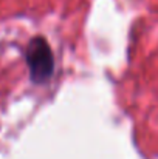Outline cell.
<instances>
[{
	"label": "cell",
	"instance_id": "cell-1",
	"mask_svg": "<svg viewBox=\"0 0 158 159\" xmlns=\"http://www.w3.org/2000/svg\"><path fill=\"white\" fill-rule=\"evenodd\" d=\"M26 65L30 70V77L34 84H45L54 71V56L50 43L37 36L33 37L26 47Z\"/></svg>",
	"mask_w": 158,
	"mask_h": 159
}]
</instances>
